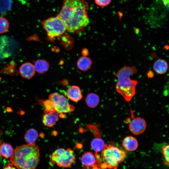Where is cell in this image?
I'll return each instance as SVG.
<instances>
[{
	"label": "cell",
	"instance_id": "obj_1",
	"mask_svg": "<svg viewBox=\"0 0 169 169\" xmlns=\"http://www.w3.org/2000/svg\"><path fill=\"white\" fill-rule=\"evenodd\" d=\"M88 9L86 0H64L62 8L57 16L64 22L67 30L79 32L89 23Z\"/></svg>",
	"mask_w": 169,
	"mask_h": 169
},
{
	"label": "cell",
	"instance_id": "obj_2",
	"mask_svg": "<svg viewBox=\"0 0 169 169\" xmlns=\"http://www.w3.org/2000/svg\"><path fill=\"white\" fill-rule=\"evenodd\" d=\"M40 159L38 146L28 144L16 147L10 161L18 169H35Z\"/></svg>",
	"mask_w": 169,
	"mask_h": 169
},
{
	"label": "cell",
	"instance_id": "obj_3",
	"mask_svg": "<svg viewBox=\"0 0 169 169\" xmlns=\"http://www.w3.org/2000/svg\"><path fill=\"white\" fill-rule=\"evenodd\" d=\"M137 72L136 66L125 65L115 74L117 78L116 90L126 101H130L136 94V87L138 82L136 80L131 79L130 76Z\"/></svg>",
	"mask_w": 169,
	"mask_h": 169
},
{
	"label": "cell",
	"instance_id": "obj_4",
	"mask_svg": "<svg viewBox=\"0 0 169 169\" xmlns=\"http://www.w3.org/2000/svg\"><path fill=\"white\" fill-rule=\"evenodd\" d=\"M102 152L103 163L101 167L103 169H116L119 164L124 161L126 155L123 149L107 144H105Z\"/></svg>",
	"mask_w": 169,
	"mask_h": 169
},
{
	"label": "cell",
	"instance_id": "obj_5",
	"mask_svg": "<svg viewBox=\"0 0 169 169\" xmlns=\"http://www.w3.org/2000/svg\"><path fill=\"white\" fill-rule=\"evenodd\" d=\"M41 23L49 39H53L59 37L67 30L64 22L57 16L46 19Z\"/></svg>",
	"mask_w": 169,
	"mask_h": 169
},
{
	"label": "cell",
	"instance_id": "obj_6",
	"mask_svg": "<svg viewBox=\"0 0 169 169\" xmlns=\"http://www.w3.org/2000/svg\"><path fill=\"white\" fill-rule=\"evenodd\" d=\"M52 163L56 164L61 167H70L75 162L74 151L70 148L66 150L59 148L55 150L50 157Z\"/></svg>",
	"mask_w": 169,
	"mask_h": 169
},
{
	"label": "cell",
	"instance_id": "obj_7",
	"mask_svg": "<svg viewBox=\"0 0 169 169\" xmlns=\"http://www.w3.org/2000/svg\"><path fill=\"white\" fill-rule=\"evenodd\" d=\"M49 99L52 102L55 111L58 114L70 113L74 109V107L69 103L65 96L57 92L51 94Z\"/></svg>",
	"mask_w": 169,
	"mask_h": 169
},
{
	"label": "cell",
	"instance_id": "obj_8",
	"mask_svg": "<svg viewBox=\"0 0 169 169\" xmlns=\"http://www.w3.org/2000/svg\"><path fill=\"white\" fill-rule=\"evenodd\" d=\"M146 120L140 117L134 118L130 122L129 127L130 131L136 135L141 134L146 130Z\"/></svg>",
	"mask_w": 169,
	"mask_h": 169
},
{
	"label": "cell",
	"instance_id": "obj_9",
	"mask_svg": "<svg viewBox=\"0 0 169 169\" xmlns=\"http://www.w3.org/2000/svg\"><path fill=\"white\" fill-rule=\"evenodd\" d=\"M19 72L22 77L29 79L34 75L35 70L33 64L29 62H26L21 65L19 69Z\"/></svg>",
	"mask_w": 169,
	"mask_h": 169
},
{
	"label": "cell",
	"instance_id": "obj_10",
	"mask_svg": "<svg viewBox=\"0 0 169 169\" xmlns=\"http://www.w3.org/2000/svg\"><path fill=\"white\" fill-rule=\"evenodd\" d=\"M66 95L68 98L75 102L79 101L82 98L80 88L76 85L71 86L67 89Z\"/></svg>",
	"mask_w": 169,
	"mask_h": 169
},
{
	"label": "cell",
	"instance_id": "obj_11",
	"mask_svg": "<svg viewBox=\"0 0 169 169\" xmlns=\"http://www.w3.org/2000/svg\"><path fill=\"white\" fill-rule=\"evenodd\" d=\"M56 111L45 114L43 116L42 122L46 126L51 127L54 125L59 119V115Z\"/></svg>",
	"mask_w": 169,
	"mask_h": 169
},
{
	"label": "cell",
	"instance_id": "obj_12",
	"mask_svg": "<svg viewBox=\"0 0 169 169\" xmlns=\"http://www.w3.org/2000/svg\"><path fill=\"white\" fill-rule=\"evenodd\" d=\"M122 145L127 151H133L137 148L138 142L136 139L135 137L132 136H128L123 139Z\"/></svg>",
	"mask_w": 169,
	"mask_h": 169
},
{
	"label": "cell",
	"instance_id": "obj_13",
	"mask_svg": "<svg viewBox=\"0 0 169 169\" xmlns=\"http://www.w3.org/2000/svg\"><path fill=\"white\" fill-rule=\"evenodd\" d=\"M168 64L167 61L162 59H159L154 63L153 68L157 74H163L166 73L168 69Z\"/></svg>",
	"mask_w": 169,
	"mask_h": 169
},
{
	"label": "cell",
	"instance_id": "obj_14",
	"mask_svg": "<svg viewBox=\"0 0 169 169\" xmlns=\"http://www.w3.org/2000/svg\"><path fill=\"white\" fill-rule=\"evenodd\" d=\"M81 160L82 164L87 167L94 166L97 162L95 156L90 152H86L82 155Z\"/></svg>",
	"mask_w": 169,
	"mask_h": 169
},
{
	"label": "cell",
	"instance_id": "obj_15",
	"mask_svg": "<svg viewBox=\"0 0 169 169\" xmlns=\"http://www.w3.org/2000/svg\"><path fill=\"white\" fill-rule=\"evenodd\" d=\"M0 143V155L6 159L10 158L12 156L14 152L12 146L8 143Z\"/></svg>",
	"mask_w": 169,
	"mask_h": 169
},
{
	"label": "cell",
	"instance_id": "obj_16",
	"mask_svg": "<svg viewBox=\"0 0 169 169\" xmlns=\"http://www.w3.org/2000/svg\"><path fill=\"white\" fill-rule=\"evenodd\" d=\"M77 66L80 70L85 71L90 68L92 64V61L89 57L83 56L77 61Z\"/></svg>",
	"mask_w": 169,
	"mask_h": 169
},
{
	"label": "cell",
	"instance_id": "obj_17",
	"mask_svg": "<svg viewBox=\"0 0 169 169\" xmlns=\"http://www.w3.org/2000/svg\"><path fill=\"white\" fill-rule=\"evenodd\" d=\"M33 65L35 71L40 74L46 72L49 67V64L48 62L45 60L41 59L36 60Z\"/></svg>",
	"mask_w": 169,
	"mask_h": 169
},
{
	"label": "cell",
	"instance_id": "obj_18",
	"mask_svg": "<svg viewBox=\"0 0 169 169\" xmlns=\"http://www.w3.org/2000/svg\"><path fill=\"white\" fill-rule=\"evenodd\" d=\"M38 136V133L36 130L30 129L26 132L24 136V139L26 142L28 144H34Z\"/></svg>",
	"mask_w": 169,
	"mask_h": 169
},
{
	"label": "cell",
	"instance_id": "obj_19",
	"mask_svg": "<svg viewBox=\"0 0 169 169\" xmlns=\"http://www.w3.org/2000/svg\"><path fill=\"white\" fill-rule=\"evenodd\" d=\"M100 102L99 97L98 95L94 93H90L87 96L85 102L89 107L93 108L96 107Z\"/></svg>",
	"mask_w": 169,
	"mask_h": 169
},
{
	"label": "cell",
	"instance_id": "obj_20",
	"mask_svg": "<svg viewBox=\"0 0 169 169\" xmlns=\"http://www.w3.org/2000/svg\"><path fill=\"white\" fill-rule=\"evenodd\" d=\"M105 143L104 141L101 138L95 137L91 141V145L96 153L103 150Z\"/></svg>",
	"mask_w": 169,
	"mask_h": 169
},
{
	"label": "cell",
	"instance_id": "obj_21",
	"mask_svg": "<svg viewBox=\"0 0 169 169\" xmlns=\"http://www.w3.org/2000/svg\"><path fill=\"white\" fill-rule=\"evenodd\" d=\"M12 6L11 0H0V14L6 13L11 10Z\"/></svg>",
	"mask_w": 169,
	"mask_h": 169
},
{
	"label": "cell",
	"instance_id": "obj_22",
	"mask_svg": "<svg viewBox=\"0 0 169 169\" xmlns=\"http://www.w3.org/2000/svg\"><path fill=\"white\" fill-rule=\"evenodd\" d=\"M41 103L44 107L45 114L52 113L56 111L52 102L49 99L41 101Z\"/></svg>",
	"mask_w": 169,
	"mask_h": 169
},
{
	"label": "cell",
	"instance_id": "obj_23",
	"mask_svg": "<svg viewBox=\"0 0 169 169\" xmlns=\"http://www.w3.org/2000/svg\"><path fill=\"white\" fill-rule=\"evenodd\" d=\"M9 23L8 20L3 17H0V34L6 32L8 29Z\"/></svg>",
	"mask_w": 169,
	"mask_h": 169
},
{
	"label": "cell",
	"instance_id": "obj_24",
	"mask_svg": "<svg viewBox=\"0 0 169 169\" xmlns=\"http://www.w3.org/2000/svg\"><path fill=\"white\" fill-rule=\"evenodd\" d=\"M87 127L93 133L95 137L101 138V133L98 125H87Z\"/></svg>",
	"mask_w": 169,
	"mask_h": 169
},
{
	"label": "cell",
	"instance_id": "obj_25",
	"mask_svg": "<svg viewBox=\"0 0 169 169\" xmlns=\"http://www.w3.org/2000/svg\"><path fill=\"white\" fill-rule=\"evenodd\" d=\"M169 145H167L162 148L163 154L164 158V163L166 166L169 165Z\"/></svg>",
	"mask_w": 169,
	"mask_h": 169
},
{
	"label": "cell",
	"instance_id": "obj_26",
	"mask_svg": "<svg viewBox=\"0 0 169 169\" xmlns=\"http://www.w3.org/2000/svg\"><path fill=\"white\" fill-rule=\"evenodd\" d=\"M111 0H95V3L101 7L106 6L109 4Z\"/></svg>",
	"mask_w": 169,
	"mask_h": 169
},
{
	"label": "cell",
	"instance_id": "obj_27",
	"mask_svg": "<svg viewBox=\"0 0 169 169\" xmlns=\"http://www.w3.org/2000/svg\"><path fill=\"white\" fill-rule=\"evenodd\" d=\"M3 169H16V168L13 166L12 163H8Z\"/></svg>",
	"mask_w": 169,
	"mask_h": 169
},
{
	"label": "cell",
	"instance_id": "obj_28",
	"mask_svg": "<svg viewBox=\"0 0 169 169\" xmlns=\"http://www.w3.org/2000/svg\"><path fill=\"white\" fill-rule=\"evenodd\" d=\"M147 75L149 78H152L154 76V74L152 71L149 70L147 73Z\"/></svg>",
	"mask_w": 169,
	"mask_h": 169
},
{
	"label": "cell",
	"instance_id": "obj_29",
	"mask_svg": "<svg viewBox=\"0 0 169 169\" xmlns=\"http://www.w3.org/2000/svg\"><path fill=\"white\" fill-rule=\"evenodd\" d=\"M165 5L168 7L169 0H163Z\"/></svg>",
	"mask_w": 169,
	"mask_h": 169
}]
</instances>
